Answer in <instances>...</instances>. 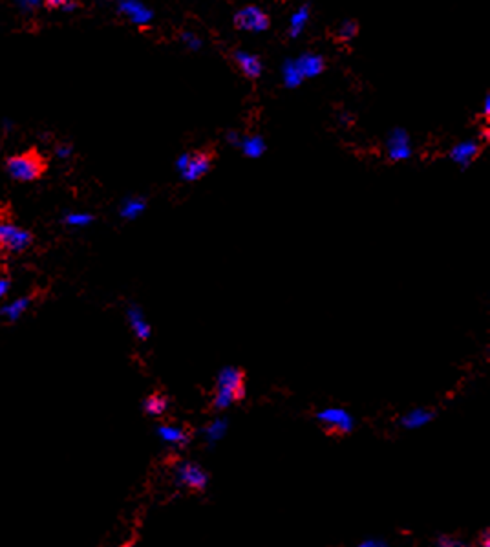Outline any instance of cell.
Masks as SVG:
<instances>
[{
    "mask_svg": "<svg viewBox=\"0 0 490 547\" xmlns=\"http://www.w3.org/2000/svg\"><path fill=\"white\" fill-rule=\"evenodd\" d=\"M247 386H245V372L238 366H225L220 370L216 383H214V394L211 406L213 410H227L235 403L245 399Z\"/></svg>",
    "mask_w": 490,
    "mask_h": 547,
    "instance_id": "1",
    "label": "cell"
},
{
    "mask_svg": "<svg viewBox=\"0 0 490 547\" xmlns=\"http://www.w3.org/2000/svg\"><path fill=\"white\" fill-rule=\"evenodd\" d=\"M8 174L16 181H35L44 174L46 163L35 150L19 154L8 159L5 163Z\"/></svg>",
    "mask_w": 490,
    "mask_h": 547,
    "instance_id": "2",
    "label": "cell"
},
{
    "mask_svg": "<svg viewBox=\"0 0 490 547\" xmlns=\"http://www.w3.org/2000/svg\"><path fill=\"white\" fill-rule=\"evenodd\" d=\"M172 478L178 487H185L196 493L205 491L209 485V472L196 461H176L172 467Z\"/></svg>",
    "mask_w": 490,
    "mask_h": 547,
    "instance_id": "3",
    "label": "cell"
},
{
    "mask_svg": "<svg viewBox=\"0 0 490 547\" xmlns=\"http://www.w3.org/2000/svg\"><path fill=\"white\" fill-rule=\"evenodd\" d=\"M176 167L185 181H198L213 169V154L207 150L181 154L176 161Z\"/></svg>",
    "mask_w": 490,
    "mask_h": 547,
    "instance_id": "4",
    "label": "cell"
},
{
    "mask_svg": "<svg viewBox=\"0 0 490 547\" xmlns=\"http://www.w3.org/2000/svg\"><path fill=\"white\" fill-rule=\"evenodd\" d=\"M33 244V236L30 231L16 227V225L10 224L0 220V253H24L27 247Z\"/></svg>",
    "mask_w": 490,
    "mask_h": 547,
    "instance_id": "5",
    "label": "cell"
},
{
    "mask_svg": "<svg viewBox=\"0 0 490 547\" xmlns=\"http://www.w3.org/2000/svg\"><path fill=\"white\" fill-rule=\"evenodd\" d=\"M316 421L322 423L324 432L335 436H348L355 430V419L344 408H326L315 414Z\"/></svg>",
    "mask_w": 490,
    "mask_h": 547,
    "instance_id": "6",
    "label": "cell"
},
{
    "mask_svg": "<svg viewBox=\"0 0 490 547\" xmlns=\"http://www.w3.org/2000/svg\"><path fill=\"white\" fill-rule=\"evenodd\" d=\"M235 26L242 32H266L269 27V16L256 5H245L235 15Z\"/></svg>",
    "mask_w": 490,
    "mask_h": 547,
    "instance_id": "7",
    "label": "cell"
},
{
    "mask_svg": "<svg viewBox=\"0 0 490 547\" xmlns=\"http://www.w3.org/2000/svg\"><path fill=\"white\" fill-rule=\"evenodd\" d=\"M388 158L392 161H404L412 156V141H410L408 132L403 128H395V130L388 136L386 139Z\"/></svg>",
    "mask_w": 490,
    "mask_h": 547,
    "instance_id": "8",
    "label": "cell"
},
{
    "mask_svg": "<svg viewBox=\"0 0 490 547\" xmlns=\"http://www.w3.org/2000/svg\"><path fill=\"white\" fill-rule=\"evenodd\" d=\"M156 434L159 439L176 447H187L194 438V432L187 425H158Z\"/></svg>",
    "mask_w": 490,
    "mask_h": 547,
    "instance_id": "9",
    "label": "cell"
},
{
    "mask_svg": "<svg viewBox=\"0 0 490 547\" xmlns=\"http://www.w3.org/2000/svg\"><path fill=\"white\" fill-rule=\"evenodd\" d=\"M481 154V143L478 139H467V141L458 143L456 147L450 150V159L454 163L461 165L463 169L470 167L478 156Z\"/></svg>",
    "mask_w": 490,
    "mask_h": 547,
    "instance_id": "10",
    "label": "cell"
},
{
    "mask_svg": "<svg viewBox=\"0 0 490 547\" xmlns=\"http://www.w3.org/2000/svg\"><path fill=\"white\" fill-rule=\"evenodd\" d=\"M119 11L130 19L136 26H147L154 19V13L139 0H119Z\"/></svg>",
    "mask_w": 490,
    "mask_h": 547,
    "instance_id": "11",
    "label": "cell"
},
{
    "mask_svg": "<svg viewBox=\"0 0 490 547\" xmlns=\"http://www.w3.org/2000/svg\"><path fill=\"white\" fill-rule=\"evenodd\" d=\"M126 318H128V326L132 328L134 335H136L139 340H148L150 335H152V326L145 321V313L137 304H130L126 307Z\"/></svg>",
    "mask_w": 490,
    "mask_h": 547,
    "instance_id": "12",
    "label": "cell"
},
{
    "mask_svg": "<svg viewBox=\"0 0 490 547\" xmlns=\"http://www.w3.org/2000/svg\"><path fill=\"white\" fill-rule=\"evenodd\" d=\"M235 60L238 68L242 70V73L245 77H249V79H258L261 75V71H264V65H261L260 57L255 54H249V51L240 49V51H235Z\"/></svg>",
    "mask_w": 490,
    "mask_h": 547,
    "instance_id": "13",
    "label": "cell"
},
{
    "mask_svg": "<svg viewBox=\"0 0 490 547\" xmlns=\"http://www.w3.org/2000/svg\"><path fill=\"white\" fill-rule=\"evenodd\" d=\"M30 306H32V296H19V299L5 302L4 306L0 307V315L10 323H16L19 318L24 317Z\"/></svg>",
    "mask_w": 490,
    "mask_h": 547,
    "instance_id": "14",
    "label": "cell"
},
{
    "mask_svg": "<svg viewBox=\"0 0 490 547\" xmlns=\"http://www.w3.org/2000/svg\"><path fill=\"white\" fill-rule=\"evenodd\" d=\"M296 60V66H299L300 73H302V77L304 79H307V77H316L320 75L322 71H324V68H326V62H324V59H322L320 55L316 54H304L300 59H294Z\"/></svg>",
    "mask_w": 490,
    "mask_h": 547,
    "instance_id": "15",
    "label": "cell"
},
{
    "mask_svg": "<svg viewBox=\"0 0 490 547\" xmlns=\"http://www.w3.org/2000/svg\"><path fill=\"white\" fill-rule=\"evenodd\" d=\"M434 417H436V412L430 410V408H414L401 417V427L415 430V428L425 427L426 423H430Z\"/></svg>",
    "mask_w": 490,
    "mask_h": 547,
    "instance_id": "16",
    "label": "cell"
},
{
    "mask_svg": "<svg viewBox=\"0 0 490 547\" xmlns=\"http://www.w3.org/2000/svg\"><path fill=\"white\" fill-rule=\"evenodd\" d=\"M169 405L170 399L163 394V392H154V394H150L148 397H145V401H143V412H145L147 416L159 417L169 410Z\"/></svg>",
    "mask_w": 490,
    "mask_h": 547,
    "instance_id": "17",
    "label": "cell"
},
{
    "mask_svg": "<svg viewBox=\"0 0 490 547\" xmlns=\"http://www.w3.org/2000/svg\"><path fill=\"white\" fill-rule=\"evenodd\" d=\"M145 209H147V200H145V198L130 196L121 203L119 214L125 220H136L145 213Z\"/></svg>",
    "mask_w": 490,
    "mask_h": 547,
    "instance_id": "18",
    "label": "cell"
},
{
    "mask_svg": "<svg viewBox=\"0 0 490 547\" xmlns=\"http://www.w3.org/2000/svg\"><path fill=\"white\" fill-rule=\"evenodd\" d=\"M238 147L242 148V152L247 156V158H260L261 154L266 152V141H264V137L261 136H245L240 139V145Z\"/></svg>",
    "mask_w": 490,
    "mask_h": 547,
    "instance_id": "19",
    "label": "cell"
},
{
    "mask_svg": "<svg viewBox=\"0 0 490 547\" xmlns=\"http://www.w3.org/2000/svg\"><path fill=\"white\" fill-rule=\"evenodd\" d=\"M310 5L304 4L300 5L299 10L294 11L293 16H291V21H289V35L291 37H299L300 33L304 32L305 26H307V22H310Z\"/></svg>",
    "mask_w": 490,
    "mask_h": 547,
    "instance_id": "20",
    "label": "cell"
},
{
    "mask_svg": "<svg viewBox=\"0 0 490 547\" xmlns=\"http://www.w3.org/2000/svg\"><path fill=\"white\" fill-rule=\"evenodd\" d=\"M282 79H283V84H285L288 88L299 86L300 82L304 81V77H302V73H300V70H299V66H296V60L289 59L283 62Z\"/></svg>",
    "mask_w": 490,
    "mask_h": 547,
    "instance_id": "21",
    "label": "cell"
},
{
    "mask_svg": "<svg viewBox=\"0 0 490 547\" xmlns=\"http://www.w3.org/2000/svg\"><path fill=\"white\" fill-rule=\"evenodd\" d=\"M357 35H359V22L357 21H344L337 30V37L344 40V43L353 40Z\"/></svg>",
    "mask_w": 490,
    "mask_h": 547,
    "instance_id": "22",
    "label": "cell"
},
{
    "mask_svg": "<svg viewBox=\"0 0 490 547\" xmlns=\"http://www.w3.org/2000/svg\"><path fill=\"white\" fill-rule=\"evenodd\" d=\"M93 222V216L88 213H70L65 216V224L70 227H86Z\"/></svg>",
    "mask_w": 490,
    "mask_h": 547,
    "instance_id": "23",
    "label": "cell"
},
{
    "mask_svg": "<svg viewBox=\"0 0 490 547\" xmlns=\"http://www.w3.org/2000/svg\"><path fill=\"white\" fill-rule=\"evenodd\" d=\"M46 4L51 8V10H65V11H73L77 8V4L73 0H46Z\"/></svg>",
    "mask_w": 490,
    "mask_h": 547,
    "instance_id": "24",
    "label": "cell"
},
{
    "mask_svg": "<svg viewBox=\"0 0 490 547\" xmlns=\"http://www.w3.org/2000/svg\"><path fill=\"white\" fill-rule=\"evenodd\" d=\"M181 40L189 46L191 49H200L202 48V38L198 37V35H194V33L191 32H183L181 33Z\"/></svg>",
    "mask_w": 490,
    "mask_h": 547,
    "instance_id": "25",
    "label": "cell"
},
{
    "mask_svg": "<svg viewBox=\"0 0 490 547\" xmlns=\"http://www.w3.org/2000/svg\"><path fill=\"white\" fill-rule=\"evenodd\" d=\"M225 425H227V423L222 421V419H218V421H214L213 427L207 428V434H214L213 439L222 438V436H224V434H225Z\"/></svg>",
    "mask_w": 490,
    "mask_h": 547,
    "instance_id": "26",
    "label": "cell"
},
{
    "mask_svg": "<svg viewBox=\"0 0 490 547\" xmlns=\"http://www.w3.org/2000/svg\"><path fill=\"white\" fill-rule=\"evenodd\" d=\"M437 546H443V547H458V546H465V542H461V540H458V538H452V537H439L436 540Z\"/></svg>",
    "mask_w": 490,
    "mask_h": 547,
    "instance_id": "27",
    "label": "cell"
},
{
    "mask_svg": "<svg viewBox=\"0 0 490 547\" xmlns=\"http://www.w3.org/2000/svg\"><path fill=\"white\" fill-rule=\"evenodd\" d=\"M71 154H73V148L70 145H57V148H55V156L59 159L71 158Z\"/></svg>",
    "mask_w": 490,
    "mask_h": 547,
    "instance_id": "28",
    "label": "cell"
},
{
    "mask_svg": "<svg viewBox=\"0 0 490 547\" xmlns=\"http://www.w3.org/2000/svg\"><path fill=\"white\" fill-rule=\"evenodd\" d=\"M11 290V280L8 277H0V301L8 296Z\"/></svg>",
    "mask_w": 490,
    "mask_h": 547,
    "instance_id": "29",
    "label": "cell"
},
{
    "mask_svg": "<svg viewBox=\"0 0 490 547\" xmlns=\"http://www.w3.org/2000/svg\"><path fill=\"white\" fill-rule=\"evenodd\" d=\"M225 139H227V143H229V145H233V147H238V145H240L242 137L238 136V132H227Z\"/></svg>",
    "mask_w": 490,
    "mask_h": 547,
    "instance_id": "30",
    "label": "cell"
},
{
    "mask_svg": "<svg viewBox=\"0 0 490 547\" xmlns=\"http://www.w3.org/2000/svg\"><path fill=\"white\" fill-rule=\"evenodd\" d=\"M481 546L489 547L490 546V537H489V529L481 533Z\"/></svg>",
    "mask_w": 490,
    "mask_h": 547,
    "instance_id": "31",
    "label": "cell"
},
{
    "mask_svg": "<svg viewBox=\"0 0 490 547\" xmlns=\"http://www.w3.org/2000/svg\"><path fill=\"white\" fill-rule=\"evenodd\" d=\"M360 546H362V547H366V546H386V544L382 542V540H366V542H362Z\"/></svg>",
    "mask_w": 490,
    "mask_h": 547,
    "instance_id": "32",
    "label": "cell"
},
{
    "mask_svg": "<svg viewBox=\"0 0 490 547\" xmlns=\"http://www.w3.org/2000/svg\"><path fill=\"white\" fill-rule=\"evenodd\" d=\"M489 112H490V99L487 97L485 99V104H483V114L489 115Z\"/></svg>",
    "mask_w": 490,
    "mask_h": 547,
    "instance_id": "33",
    "label": "cell"
},
{
    "mask_svg": "<svg viewBox=\"0 0 490 547\" xmlns=\"http://www.w3.org/2000/svg\"><path fill=\"white\" fill-rule=\"evenodd\" d=\"M0 218H2V216H0Z\"/></svg>",
    "mask_w": 490,
    "mask_h": 547,
    "instance_id": "34",
    "label": "cell"
}]
</instances>
